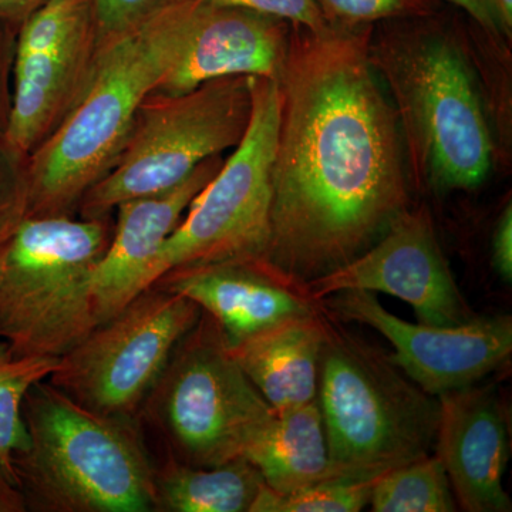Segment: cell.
I'll list each match as a JSON object with an SVG mask.
<instances>
[{
	"label": "cell",
	"instance_id": "8fae6325",
	"mask_svg": "<svg viewBox=\"0 0 512 512\" xmlns=\"http://www.w3.org/2000/svg\"><path fill=\"white\" fill-rule=\"evenodd\" d=\"M101 52L93 0H49L19 26L6 138L30 156L80 103Z\"/></svg>",
	"mask_w": 512,
	"mask_h": 512
},
{
	"label": "cell",
	"instance_id": "5bb4252c",
	"mask_svg": "<svg viewBox=\"0 0 512 512\" xmlns=\"http://www.w3.org/2000/svg\"><path fill=\"white\" fill-rule=\"evenodd\" d=\"M291 35V23L274 16L210 0H187L183 49L154 92L188 93L228 76L278 82Z\"/></svg>",
	"mask_w": 512,
	"mask_h": 512
},
{
	"label": "cell",
	"instance_id": "6da1fadb",
	"mask_svg": "<svg viewBox=\"0 0 512 512\" xmlns=\"http://www.w3.org/2000/svg\"><path fill=\"white\" fill-rule=\"evenodd\" d=\"M372 30L292 25L265 261L299 284L363 254L409 204L396 113L369 59Z\"/></svg>",
	"mask_w": 512,
	"mask_h": 512
},
{
	"label": "cell",
	"instance_id": "9c48e42d",
	"mask_svg": "<svg viewBox=\"0 0 512 512\" xmlns=\"http://www.w3.org/2000/svg\"><path fill=\"white\" fill-rule=\"evenodd\" d=\"M247 133L220 171L192 200L146 278V288L171 269L232 259L264 258L271 234L272 167L281 90L251 76Z\"/></svg>",
	"mask_w": 512,
	"mask_h": 512
},
{
	"label": "cell",
	"instance_id": "1f68e13d",
	"mask_svg": "<svg viewBox=\"0 0 512 512\" xmlns=\"http://www.w3.org/2000/svg\"><path fill=\"white\" fill-rule=\"evenodd\" d=\"M0 512H28L26 501L18 485L0 468Z\"/></svg>",
	"mask_w": 512,
	"mask_h": 512
},
{
	"label": "cell",
	"instance_id": "ac0fdd59",
	"mask_svg": "<svg viewBox=\"0 0 512 512\" xmlns=\"http://www.w3.org/2000/svg\"><path fill=\"white\" fill-rule=\"evenodd\" d=\"M326 322L319 311L309 313L228 346L242 372L275 412L318 399Z\"/></svg>",
	"mask_w": 512,
	"mask_h": 512
},
{
	"label": "cell",
	"instance_id": "cb8c5ba5",
	"mask_svg": "<svg viewBox=\"0 0 512 512\" xmlns=\"http://www.w3.org/2000/svg\"><path fill=\"white\" fill-rule=\"evenodd\" d=\"M329 25L356 28L439 13L437 0H316Z\"/></svg>",
	"mask_w": 512,
	"mask_h": 512
},
{
	"label": "cell",
	"instance_id": "3957f363",
	"mask_svg": "<svg viewBox=\"0 0 512 512\" xmlns=\"http://www.w3.org/2000/svg\"><path fill=\"white\" fill-rule=\"evenodd\" d=\"M187 0L141 28L101 46L96 73L80 103L29 156L26 218L74 215L126 147L140 104L183 49Z\"/></svg>",
	"mask_w": 512,
	"mask_h": 512
},
{
	"label": "cell",
	"instance_id": "f546056e",
	"mask_svg": "<svg viewBox=\"0 0 512 512\" xmlns=\"http://www.w3.org/2000/svg\"><path fill=\"white\" fill-rule=\"evenodd\" d=\"M451 5L466 12L481 29L487 33L495 42H501L504 39L503 33L495 22L493 12L487 0H446Z\"/></svg>",
	"mask_w": 512,
	"mask_h": 512
},
{
	"label": "cell",
	"instance_id": "30bf717a",
	"mask_svg": "<svg viewBox=\"0 0 512 512\" xmlns=\"http://www.w3.org/2000/svg\"><path fill=\"white\" fill-rule=\"evenodd\" d=\"M201 315L185 296L150 285L60 357L49 382L94 412L137 419L175 346Z\"/></svg>",
	"mask_w": 512,
	"mask_h": 512
},
{
	"label": "cell",
	"instance_id": "277c9868",
	"mask_svg": "<svg viewBox=\"0 0 512 512\" xmlns=\"http://www.w3.org/2000/svg\"><path fill=\"white\" fill-rule=\"evenodd\" d=\"M29 446L13 457L33 512H156V458L137 419L87 409L49 379L23 402Z\"/></svg>",
	"mask_w": 512,
	"mask_h": 512
},
{
	"label": "cell",
	"instance_id": "83f0119b",
	"mask_svg": "<svg viewBox=\"0 0 512 512\" xmlns=\"http://www.w3.org/2000/svg\"><path fill=\"white\" fill-rule=\"evenodd\" d=\"M19 25L0 20V134H6L12 109V72Z\"/></svg>",
	"mask_w": 512,
	"mask_h": 512
},
{
	"label": "cell",
	"instance_id": "ba28073f",
	"mask_svg": "<svg viewBox=\"0 0 512 512\" xmlns=\"http://www.w3.org/2000/svg\"><path fill=\"white\" fill-rule=\"evenodd\" d=\"M251 114V76L220 77L183 94L151 92L119 160L80 200V218H107L121 202L177 187L202 161L234 150Z\"/></svg>",
	"mask_w": 512,
	"mask_h": 512
},
{
	"label": "cell",
	"instance_id": "44dd1931",
	"mask_svg": "<svg viewBox=\"0 0 512 512\" xmlns=\"http://www.w3.org/2000/svg\"><path fill=\"white\" fill-rule=\"evenodd\" d=\"M56 357L19 356L0 339V468L16 484L13 457L29 446L23 421L26 394L56 369Z\"/></svg>",
	"mask_w": 512,
	"mask_h": 512
},
{
	"label": "cell",
	"instance_id": "2e32d148",
	"mask_svg": "<svg viewBox=\"0 0 512 512\" xmlns=\"http://www.w3.org/2000/svg\"><path fill=\"white\" fill-rule=\"evenodd\" d=\"M222 163L221 156L208 158L177 187L121 202L114 210L117 218L113 234L92 275L97 325L116 315L146 289L148 271L161 248Z\"/></svg>",
	"mask_w": 512,
	"mask_h": 512
},
{
	"label": "cell",
	"instance_id": "4dcf8cb0",
	"mask_svg": "<svg viewBox=\"0 0 512 512\" xmlns=\"http://www.w3.org/2000/svg\"><path fill=\"white\" fill-rule=\"evenodd\" d=\"M47 2L49 0H0V20L20 26Z\"/></svg>",
	"mask_w": 512,
	"mask_h": 512
},
{
	"label": "cell",
	"instance_id": "d6a6232c",
	"mask_svg": "<svg viewBox=\"0 0 512 512\" xmlns=\"http://www.w3.org/2000/svg\"><path fill=\"white\" fill-rule=\"evenodd\" d=\"M493 12L495 22L503 33L504 39L511 40L512 35V0H487Z\"/></svg>",
	"mask_w": 512,
	"mask_h": 512
},
{
	"label": "cell",
	"instance_id": "8992f818",
	"mask_svg": "<svg viewBox=\"0 0 512 512\" xmlns=\"http://www.w3.org/2000/svg\"><path fill=\"white\" fill-rule=\"evenodd\" d=\"M109 217L25 218L0 245V339L19 356L60 359L97 326L92 275Z\"/></svg>",
	"mask_w": 512,
	"mask_h": 512
},
{
	"label": "cell",
	"instance_id": "52a82bcc",
	"mask_svg": "<svg viewBox=\"0 0 512 512\" xmlns=\"http://www.w3.org/2000/svg\"><path fill=\"white\" fill-rule=\"evenodd\" d=\"M274 414L229 353L220 326L202 312L175 346L137 420L156 441L154 458L215 467L244 458Z\"/></svg>",
	"mask_w": 512,
	"mask_h": 512
},
{
	"label": "cell",
	"instance_id": "d4e9b609",
	"mask_svg": "<svg viewBox=\"0 0 512 512\" xmlns=\"http://www.w3.org/2000/svg\"><path fill=\"white\" fill-rule=\"evenodd\" d=\"M29 156L0 134V245L25 220Z\"/></svg>",
	"mask_w": 512,
	"mask_h": 512
},
{
	"label": "cell",
	"instance_id": "e0dca14e",
	"mask_svg": "<svg viewBox=\"0 0 512 512\" xmlns=\"http://www.w3.org/2000/svg\"><path fill=\"white\" fill-rule=\"evenodd\" d=\"M436 456L454 497L468 512H510L503 480L510 460V437L493 390L468 386L441 394Z\"/></svg>",
	"mask_w": 512,
	"mask_h": 512
},
{
	"label": "cell",
	"instance_id": "5b68a950",
	"mask_svg": "<svg viewBox=\"0 0 512 512\" xmlns=\"http://www.w3.org/2000/svg\"><path fill=\"white\" fill-rule=\"evenodd\" d=\"M318 403L338 477L376 480L430 456L440 402L384 355L326 322Z\"/></svg>",
	"mask_w": 512,
	"mask_h": 512
},
{
	"label": "cell",
	"instance_id": "d6986e66",
	"mask_svg": "<svg viewBox=\"0 0 512 512\" xmlns=\"http://www.w3.org/2000/svg\"><path fill=\"white\" fill-rule=\"evenodd\" d=\"M245 460L276 493L336 478L318 399L286 412H275L256 434Z\"/></svg>",
	"mask_w": 512,
	"mask_h": 512
},
{
	"label": "cell",
	"instance_id": "7402d4cb",
	"mask_svg": "<svg viewBox=\"0 0 512 512\" xmlns=\"http://www.w3.org/2000/svg\"><path fill=\"white\" fill-rule=\"evenodd\" d=\"M375 512H453L457 500L437 456H427L387 471L373 481Z\"/></svg>",
	"mask_w": 512,
	"mask_h": 512
},
{
	"label": "cell",
	"instance_id": "484cf974",
	"mask_svg": "<svg viewBox=\"0 0 512 512\" xmlns=\"http://www.w3.org/2000/svg\"><path fill=\"white\" fill-rule=\"evenodd\" d=\"M178 0H93L100 46L134 32Z\"/></svg>",
	"mask_w": 512,
	"mask_h": 512
},
{
	"label": "cell",
	"instance_id": "ffe728a7",
	"mask_svg": "<svg viewBox=\"0 0 512 512\" xmlns=\"http://www.w3.org/2000/svg\"><path fill=\"white\" fill-rule=\"evenodd\" d=\"M264 484L245 458L215 467L156 458V512H251Z\"/></svg>",
	"mask_w": 512,
	"mask_h": 512
},
{
	"label": "cell",
	"instance_id": "9a60e30c",
	"mask_svg": "<svg viewBox=\"0 0 512 512\" xmlns=\"http://www.w3.org/2000/svg\"><path fill=\"white\" fill-rule=\"evenodd\" d=\"M154 284L185 296L211 316L228 346L285 320L319 311L306 285L264 258L181 266L165 272Z\"/></svg>",
	"mask_w": 512,
	"mask_h": 512
},
{
	"label": "cell",
	"instance_id": "7c38bea8",
	"mask_svg": "<svg viewBox=\"0 0 512 512\" xmlns=\"http://www.w3.org/2000/svg\"><path fill=\"white\" fill-rule=\"evenodd\" d=\"M320 302L339 319L362 323L389 340L394 348L390 360L431 396L474 386L511 356V316L433 326L397 318L373 292H339Z\"/></svg>",
	"mask_w": 512,
	"mask_h": 512
},
{
	"label": "cell",
	"instance_id": "f1b7e54d",
	"mask_svg": "<svg viewBox=\"0 0 512 512\" xmlns=\"http://www.w3.org/2000/svg\"><path fill=\"white\" fill-rule=\"evenodd\" d=\"M491 259L497 274L503 281L512 282V205L508 202L507 207L501 212L495 225L493 244H491Z\"/></svg>",
	"mask_w": 512,
	"mask_h": 512
},
{
	"label": "cell",
	"instance_id": "4fadbf2b",
	"mask_svg": "<svg viewBox=\"0 0 512 512\" xmlns=\"http://www.w3.org/2000/svg\"><path fill=\"white\" fill-rule=\"evenodd\" d=\"M315 302L339 292H382L409 303L419 323L457 326L476 318L454 281L426 208H404L363 254L306 284Z\"/></svg>",
	"mask_w": 512,
	"mask_h": 512
},
{
	"label": "cell",
	"instance_id": "4316f807",
	"mask_svg": "<svg viewBox=\"0 0 512 512\" xmlns=\"http://www.w3.org/2000/svg\"><path fill=\"white\" fill-rule=\"evenodd\" d=\"M210 2L274 16L313 33L323 32L332 26L323 16L316 0H210Z\"/></svg>",
	"mask_w": 512,
	"mask_h": 512
},
{
	"label": "cell",
	"instance_id": "603a6c76",
	"mask_svg": "<svg viewBox=\"0 0 512 512\" xmlns=\"http://www.w3.org/2000/svg\"><path fill=\"white\" fill-rule=\"evenodd\" d=\"M373 481L336 477L292 493H276L264 484L251 512H359L369 505Z\"/></svg>",
	"mask_w": 512,
	"mask_h": 512
},
{
	"label": "cell",
	"instance_id": "7a4b0ae2",
	"mask_svg": "<svg viewBox=\"0 0 512 512\" xmlns=\"http://www.w3.org/2000/svg\"><path fill=\"white\" fill-rule=\"evenodd\" d=\"M436 16L384 22L369 59L392 93L413 183L474 190L493 167V134L466 52Z\"/></svg>",
	"mask_w": 512,
	"mask_h": 512
}]
</instances>
